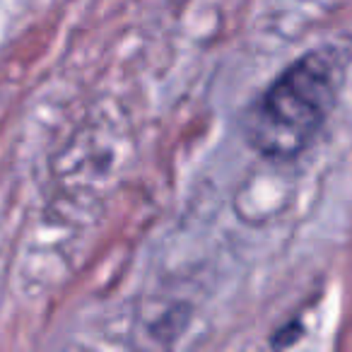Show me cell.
Segmentation results:
<instances>
[{"label": "cell", "instance_id": "6da1fadb", "mask_svg": "<svg viewBox=\"0 0 352 352\" xmlns=\"http://www.w3.org/2000/svg\"><path fill=\"white\" fill-rule=\"evenodd\" d=\"M336 60L311 54L273 82L254 109L249 140L268 157L287 160L302 152L336 104Z\"/></svg>", "mask_w": 352, "mask_h": 352}]
</instances>
